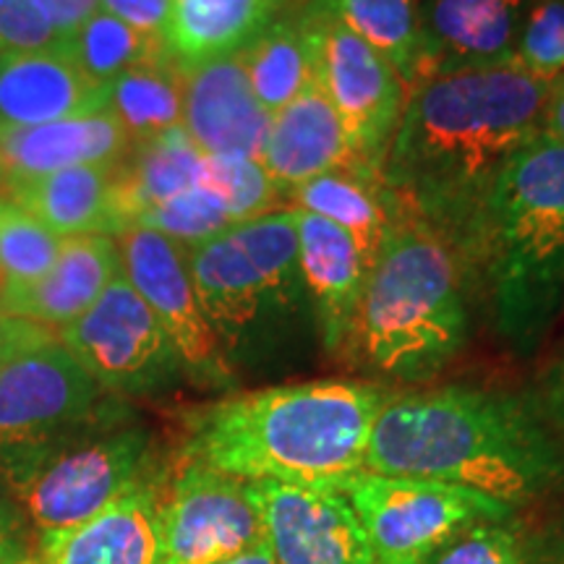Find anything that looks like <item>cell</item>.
<instances>
[{"instance_id":"6da1fadb","label":"cell","mask_w":564,"mask_h":564,"mask_svg":"<svg viewBox=\"0 0 564 564\" xmlns=\"http://www.w3.org/2000/svg\"><path fill=\"white\" fill-rule=\"evenodd\" d=\"M552 82L514 63L421 82L387 150L382 186L394 220H415L453 249L514 152L541 137Z\"/></svg>"},{"instance_id":"7a4b0ae2","label":"cell","mask_w":564,"mask_h":564,"mask_svg":"<svg viewBox=\"0 0 564 564\" xmlns=\"http://www.w3.org/2000/svg\"><path fill=\"white\" fill-rule=\"evenodd\" d=\"M364 470L460 486L512 510L564 478L562 444L520 394L447 384L392 392L373 421Z\"/></svg>"},{"instance_id":"3957f363","label":"cell","mask_w":564,"mask_h":564,"mask_svg":"<svg viewBox=\"0 0 564 564\" xmlns=\"http://www.w3.org/2000/svg\"><path fill=\"white\" fill-rule=\"evenodd\" d=\"M382 382L314 379L230 394L186 415L178 457L249 484L335 486L364 470Z\"/></svg>"},{"instance_id":"277c9868","label":"cell","mask_w":564,"mask_h":564,"mask_svg":"<svg viewBox=\"0 0 564 564\" xmlns=\"http://www.w3.org/2000/svg\"><path fill=\"white\" fill-rule=\"evenodd\" d=\"M455 251L499 337L533 352L564 303V144L541 133L514 152Z\"/></svg>"},{"instance_id":"5b68a950","label":"cell","mask_w":564,"mask_h":564,"mask_svg":"<svg viewBox=\"0 0 564 564\" xmlns=\"http://www.w3.org/2000/svg\"><path fill=\"white\" fill-rule=\"evenodd\" d=\"M468 272L440 232L394 220L366 278L345 358L387 382L419 384L460 352Z\"/></svg>"},{"instance_id":"8992f818","label":"cell","mask_w":564,"mask_h":564,"mask_svg":"<svg viewBox=\"0 0 564 564\" xmlns=\"http://www.w3.org/2000/svg\"><path fill=\"white\" fill-rule=\"evenodd\" d=\"M196 299L225 356L278 343L314 322L291 207L238 223L188 249Z\"/></svg>"},{"instance_id":"52a82bcc","label":"cell","mask_w":564,"mask_h":564,"mask_svg":"<svg viewBox=\"0 0 564 564\" xmlns=\"http://www.w3.org/2000/svg\"><path fill=\"white\" fill-rule=\"evenodd\" d=\"M158 442L116 398L100 415L55 442L11 491L34 541L95 518L105 507L160 476Z\"/></svg>"},{"instance_id":"ba28073f","label":"cell","mask_w":564,"mask_h":564,"mask_svg":"<svg viewBox=\"0 0 564 564\" xmlns=\"http://www.w3.org/2000/svg\"><path fill=\"white\" fill-rule=\"evenodd\" d=\"M116 394L102 390L58 337L0 369V494L11 497L55 442L89 423Z\"/></svg>"},{"instance_id":"9c48e42d","label":"cell","mask_w":564,"mask_h":564,"mask_svg":"<svg viewBox=\"0 0 564 564\" xmlns=\"http://www.w3.org/2000/svg\"><path fill=\"white\" fill-rule=\"evenodd\" d=\"M333 489L350 502L379 564H426L465 525L514 514L512 507L460 486L371 470H358Z\"/></svg>"},{"instance_id":"30bf717a","label":"cell","mask_w":564,"mask_h":564,"mask_svg":"<svg viewBox=\"0 0 564 564\" xmlns=\"http://www.w3.org/2000/svg\"><path fill=\"white\" fill-rule=\"evenodd\" d=\"M299 13L312 42L316 82L345 126L356 173L379 175L408 100L403 82L322 0H306Z\"/></svg>"},{"instance_id":"8fae6325","label":"cell","mask_w":564,"mask_h":564,"mask_svg":"<svg viewBox=\"0 0 564 564\" xmlns=\"http://www.w3.org/2000/svg\"><path fill=\"white\" fill-rule=\"evenodd\" d=\"M58 340L116 398H158L188 379L173 340L123 272Z\"/></svg>"},{"instance_id":"7c38bea8","label":"cell","mask_w":564,"mask_h":564,"mask_svg":"<svg viewBox=\"0 0 564 564\" xmlns=\"http://www.w3.org/2000/svg\"><path fill=\"white\" fill-rule=\"evenodd\" d=\"M264 541L249 481L178 457L158 512L154 564H217Z\"/></svg>"},{"instance_id":"4fadbf2b","label":"cell","mask_w":564,"mask_h":564,"mask_svg":"<svg viewBox=\"0 0 564 564\" xmlns=\"http://www.w3.org/2000/svg\"><path fill=\"white\" fill-rule=\"evenodd\" d=\"M116 241L123 274L173 340L188 379L215 390H230L236 373L196 299L188 249L141 225L118 232Z\"/></svg>"},{"instance_id":"5bb4252c","label":"cell","mask_w":564,"mask_h":564,"mask_svg":"<svg viewBox=\"0 0 564 564\" xmlns=\"http://www.w3.org/2000/svg\"><path fill=\"white\" fill-rule=\"evenodd\" d=\"M278 564H379L348 499L333 486L251 484Z\"/></svg>"},{"instance_id":"9a60e30c","label":"cell","mask_w":564,"mask_h":564,"mask_svg":"<svg viewBox=\"0 0 564 564\" xmlns=\"http://www.w3.org/2000/svg\"><path fill=\"white\" fill-rule=\"evenodd\" d=\"M525 11L528 0H421V82L512 63Z\"/></svg>"},{"instance_id":"2e32d148","label":"cell","mask_w":564,"mask_h":564,"mask_svg":"<svg viewBox=\"0 0 564 564\" xmlns=\"http://www.w3.org/2000/svg\"><path fill=\"white\" fill-rule=\"evenodd\" d=\"M183 129L204 154L259 160L272 116L253 95L243 55L232 53L181 68Z\"/></svg>"},{"instance_id":"e0dca14e","label":"cell","mask_w":564,"mask_h":564,"mask_svg":"<svg viewBox=\"0 0 564 564\" xmlns=\"http://www.w3.org/2000/svg\"><path fill=\"white\" fill-rule=\"evenodd\" d=\"M293 212L295 228H299L301 272L308 299H312L316 335L324 350L345 358L369 267L356 241L343 228L312 212Z\"/></svg>"},{"instance_id":"ac0fdd59","label":"cell","mask_w":564,"mask_h":564,"mask_svg":"<svg viewBox=\"0 0 564 564\" xmlns=\"http://www.w3.org/2000/svg\"><path fill=\"white\" fill-rule=\"evenodd\" d=\"M167 474L139 484L95 518L45 533L34 541L40 564H154L158 560V512Z\"/></svg>"},{"instance_id":"d6986e66","label":"cell","mask_w":564,"mask_h":564,"mask_svg":"<svg viewBox=\"0 0 564 564\" xmlns=\"http://www.w3.org/2000/svg\"><path fill=\"white\" fill-rule=\"evenodd\" d=\"M121 272V249L112 236L63 238L58 257L40 280L0 291V314L63 329L87 314Z\"/></svg>"},{"instance_id":"ffe728a7","label":"cell","mask_w":564,"mask_h":564,"mask_svg":"<svg viewBox=\"0 0 564 564\" xmlns=\"http://www.w3.org/2000/svg\"><path fill=\"white\" fill-rule=\"evenodd\" d=\"M259 162L282 196L324 173L356 171L348 133L319 82L274 112Z\"/></svg>"},{"instance_id":"44dd1931","label":"cell","mask_w":564,"mask_h":564,"mask_svg":"<svg viewBox=\"0 0 564 564\" xmlns=\"http://www.w3.org/2000/svg\"><path fill=\"white\" fill-rule=\"evenodd\" d=\"M131 139L108 110L42 126H0V192L6 183L76 165H112Z\"/></svg>"},{"instance_id":"7402d4cb","label":"cell","mask_w":564,"mask_h":564,"mask_svg":"<svg viewBox=\"0 0 564 564\" xmlns=\"http://www.w3.org/2000/svg\"><path fill=\"white\" fill-rule=\"evenodd\" d=\"M121 162V160H118ZM112 165H76L6 183L0 196L19 204L55 236H118L126 230Z\"/></svg>"},{"instance_id":"603a6c76","label":"cell","mask_w":564,"mask_h":564,"mask_svg":"<svg viewBox=\"0 0 564 564\" xmlns=\"http://www.w3.org/2000/svg\"><path fill=\"white\" fill-rule=\"evenodd\" d=\"M105 110V87L91 84L66 47L0 55V126H42Z\"/></svg>"},{"instance_id":"cb8c5ba5","label":"cell","mask_w":564,"mask_h":564,"mask_svg":"<svg viewBox=\"0 0 564 564\" xmlns=\"http://www.w3.org/2000/svg\"><path fill=\"white\" fill-rule=\"evenodd\" d=\"M306 0H173L167 55L178 68L241 53Z\"/></svg>"},{"instance_id":"d4e9b609","label":"cell","mask_w":564,"mask_h":564,"mask_svg":"<svg viewBox=\"0 0 564 564\" xmlns=\"http://www.w3.org/2000/svg\"><path fill=\"white\" fill-rule=\"evenodd\" d=\"M293 209L312 212L356 241L366 267L377 262L394 225V207L379 175L335 171L312 178L285 196Z\"/></svg>"},{"instance_id":"484cf974","label":"cell","mask_w":564,"mask_h":564,"mask_svg":"<svg viewBox=\"0 0 564 564\" xmlns=\"http://www.w3.org/2000/svg\"><path fill=\"white\" fill-rule=\"evenodd\" d=\"M204 158L207 154L194 144L183 126L133 141L116 167L118 207L126 228H131L144 209L199 186Z\"/></svg>"},{"instance_id":"4316f807","label":"cell","mask_w":564,"mask_h":564,"mask_svg":"<svg viewBox=\"0 0 564 564\" xmlns=\"http://www.w3.org/2000/svg\"><path fill=\"white\" fill-rule=\"evenodd\" d=\"M241 55L253 95L270 116L316 82L312 42L299 9L267 26Z\"/></svg>"},{"instance_id":"83f0119b","label":"cell","mask_w":564,"mask_h":564,"mask_svg":"<svg viewBox=\"0 0 564 564\" xmlns=\"http://www.w3.org/2000/svg\"><path fill=\"white\" fill-rule=\"evenodd\" d=\"M105 110L126 137L144 141L183 126V76L171 55L139 63L105 87Z\"/></svg>"},{"instance_id":"f1b7e54d","label":"cell","mask_w":564,"mask_h":564,"mask_svg":"<svg viewBox=\"0 0 564 564\" xmlns=\"http://www.w3.org/2000/svg\"><path fill=\"white\" fill-rule=\"evenodd\" d=\"M322 3L390 63L405 91L421 82V0H322Z\"/></svg>"},{"instance_id":"f546056e","label":"cell","mask_w":564,"mask_h":564,"mask_svg":"<svg viewBox=\"0 0 564 564\" xmlns=\"http://www.w3.org/2000/svg\"><path fill=\"white\" fill-rule=\"evenodd\" d=\"M66 53L76 63V68L97 87H108L112 79H118L139 63L167 55L162 42L131 30L121 19L105 11H97L74 34V40L66 45Z\"/></svg>"},{"instance_id":"4dcf8cb0","label":"cell","mask_w":564,"mask_h":564,"mask_svg":"<svg viewBox=\"0 0 564 564\" xmlns=\"http://www.w3.org/2000/svg\"><path fill=\"white\" fill-rule=\"evenodd\" d=\"M63 238L37 217L0 196V291H13L40 280L58 257Z\"/></svg>"},{"instance_id":"1f68e13d","label":"cell","mask_w":564,"mask_h":564,"mask_svg":"<svg viewBox=\"0 0 564 564\" xmlns=\"http://www.w3.org/2000/svg\"><path fill=\"white\" fill-rule=\"evenodd\" d=\"M202 183L217 194L232 225L270 215L285 199L262 162L238 154H207Z\"/></svg>"},{"instance_id":"d6a6232c","label":"cell","mask_w":564,"mask_h":564,"mask_svg":"<svg viewBox=\"0 0 564 564\" xmlns=\"http://www.w3.org/2000/svg\"><path fill=\"white\" fill-rule=\"evenodd\" d=\"M133 225L158 230L171 241L181 243L183 249H194L196 243L209 241V238L232 228V220L225 212L223 202L217 199V194L199 183V186L188 188V192L173 196V199L144 209Z\"/></svg>"},{"instance_id":"836d02e7","label":"cell","mask_w":564,"mask_h":564,"mask_svg":"<svg viewBox=\"0 0 564 564\" xmlns=\"http://www.w3.org/2000/svg\"><path fill=\"white\" fill-rule=\"evenodd\" d=\"M531 544L512 518L476 520L449 535L426 564H528Z\"/></svg>"},{"instance_id":"e575fe53","label":"cell","mask_w":564,"mask_h":564,"mask_svg":"<svg viewBox=\"0 0 564 564\" xmlns=\"http://www.w3.org/2000/svg\"><path fill=\"white\" fill-rule=\"evenodd\" d=\"M512 63L544 82L564 74V0H528Z\"/></svg>"},{"instance_id":"d590c367","label":"cell","mask_w":564,"mask_h":564,"mask_svg":"<svg viewBox=\"0 0 564 564\" xmlns=\"http://www.w3.org/2000/svg\"><path fill=\"white\" fill-rule=\"evenodd\" d=\"M0 37L11 53L61 51V42L42 17L37 0H0Z\"/></svg>"},{"instance_id":"8d00e7d4","label":"cell","mask_w":564,"mask_h":564,"mask_svg":"<svg viewBox=\"0 0 564 564\" xmlns=\"http://www.w3.org/2000/svg\"><path fill=\"white\" fill-rule=\"evenodd\" d=\"M100 11L121 19L131 30L165 45L167 30H171L173 0H100Z\"/></svg>"},{"instance_id":"74e56055","label":"cell","mask_w":564,"mask_h":564,"mask_svg":"<svg viewBox=\"0 0 564 564\" xmlns=\"http://www.w3.org/2000/svg\"><path fill=\"white\" fill-rule=\"evenodd\" d=\"M34 556V533L13 499L0 494V564H21Z\"/></svg>"},{"instance_id":"f35d334b","label":"cell","mask_w":564,"mask_h":564,"mask_svg":"<svg viewBox=\"0 0 564 564\" xmlns=\"http://www.w3.org/2000/svg\"><path fill=\"white\" fill-rule=\"evenodd\" d=\"M37 6L63 47L100 11V0H37Z\"/></svg>"},{"instance_id":"ab89813d","label":"cell","mask_w":564,"mask_h":564,"mask_svg":"<svg viewBox=\"0 0 564 564\" xmlns=\"http://www.w3.org/2000/svg\"><path fill=\"white\" fill-rule=\"evenodd\" d=\"M53 337L55 335H51V329H45L42 324L0 314V369L24 350L53 340Z\"/></svg>"},{"instance_id":"60d3db41","label":"cell","mask_w":564,"mask_h":564,"mask_svg":"<svg viewBox=\"0 0 564 564\" xmlns=\"http://www.w3.org/2000/svg\"><path fill=\"white\" fill-rule=\"evenodd\" d=\"M541 133L564 144V74L556 76L552 87H549L544 118H541Z\"/></svg>"},{"instance_id":"b9f144b4","label":"cell","mask_w":564,"mask_h":564,"mask_svg":"<svg viewBox=\"0 0 564 564\" xmlns=\"http://www.w3.org/2000/svg\"><path fill=\"white\" fill-rule=\"evenodd\" d=\"M546 419L560 434V444L564 447V358L554 366L546 382Z\"/></svg>"},{"instance_id":"7bdbcfd3","label":"cell","mask_w":564,"mask_h":564,"mask_svg":"<svg viewBox=\"0 0 564 564\" xmlns=\"http://www.w3.org/2000/svg\"><path fill=\"white\" fill-rule=\"evenodd\" d=\"M217 564H278V560H274L272 549L264 539V541H259V544L243 549V552L232 554V556H228V560H223Z\"/></svg>"},{"instance_id":"ee69618b","label":"cell","mask_w":564,"mask_h":564,"mask_svg":"<svg viewBox=\"0 0 564 564\" xmlns=\"http://www.w3.org/2000/svg\"><path fill=\"white\" fill-rule=\"evenodd\" d=\"M528 564H564V533L535 549V552L531 549V562Z\"/></svg>"},{"instance_id":"f6af8a7d","label":"cell","mask_w":564,"mask_h":564,"mask_svg":"<svg viewBox=\"0 0 564 564\" xmlns=\"http://www.w3.org/2000/svg\"><path fill=\"white\" fill-rule=\"evenodd\" d=\"M6 53H11V51H9V45L3 42V37H0V55H6Z\"/></svg>"},{"instance_id":"bcb514c9","label":"cell","mask_w":564,"mask_h":564,"mask_svg":"<svg viewBox=\"0 0 564 564\" xmlns=\"http://www.w3.org/2000/svg\"><path fill=\"white\" fill-rule=\"evenodd\" d=\"M21 564H40V560H37V554H34V556H30V560H26V562H21Z\"/></svg>"}]
</instances>
